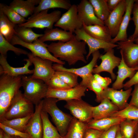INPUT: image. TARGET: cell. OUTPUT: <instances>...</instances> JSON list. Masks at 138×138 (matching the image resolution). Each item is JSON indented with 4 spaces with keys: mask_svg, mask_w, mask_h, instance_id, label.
Wrapping results in <instances>:
<instances>
[{
    "mask_svg": "<svg viewBox=\"0 0 138 138\" xmlns=\"http://www.w3.org/2000/svg\"><path fill=\"white\" fill-rule=\"evenodd\" d=\"M22 86L25 97L35 105L38 104L46 97L49 87L44 81L34 78L31 76L22 75Z\"/></svg>",
    "mask_w": 138,
    "mask_h": 138,
    "instance_id": "4",
    "label": "cell"
},
{
    "mask_svg": "<svg viewBox=\"0 0 138 138\" xmlns=\"http://www.w3.org/2000/svg\"><path fill=\"white\" fill-rule=\"evenodd\" d=\"M87 128L86 123L73 117L64 138H83Z\"/></svg>",
    "mask_w": 138,
    "mask_h": 138,
    "instance_id": "31",
    "label": "cell"
},
{
    "mask_svg": "<svg viewBox=\"0 0 138 138\" xmlns=\"http://www.w3.org/2000/svg\"><path fill=\"white\" fill-rule=\"evenodd\" d=\"M0 78V118L9 105L22 86L21 76H13L4 74Z\"/></svg>",
    "mask_w": 138,
    "mask_h": 138,
    "instance_id": "2",
    "label": "cell"
},
{
    "mask_svg": "<svg viewBox=\"0 0 138 138\" xmlns=\"http://www.w3.org/2000/svg\"><path fill=\"white\" fill-rule=\"evenodd\" d=\"M86 45L84 41L78 40L74 36L66 42H52L48 45L47 49L55 57L66 61L69 65H71L79 61L87 63L85 57L87 53Z\"/></svg>",
    "mask_w": 138,
    "mask_h": 138,
    "instance_id": "1",
    "label": "cell"
},
{
    "mask_svg": "<svg viewBox=\"0 0 138 138\" xmlns=\"http://www.w3.org/2000/svg\"><path fill=\"white\" fill-rule=\"evenodd\" d=\"M132 91L131 87L123 91L122 89L118 90L108 87L103 92L102 100L105 98L109 99L120 110H122L128 106V101L131 95Z\"/></svg>",
    "mask_w": 138,
    "mask_h": 138,
    "instance_id": "18",
    "label": "cell"
},
{
    "mask_svg": "<svg viewBox=\"0 0 138 138\" xmlns=\"http://www.w3.org/2000/svg\"><path fill=\"white\" fill-rule=\"evenodd\" d=\"M10 138H22L21 137L13 136L9 135Z\"/></svg>",
    "mask_w": 138,
    "mask_h": 138,
    "instance_id": "54",
    "label": "cell"
},
{
    "mask_svg": "<svg viewBox=\"0 0 138 138\" xmlns=\"http://www.w3.org/2000/svg\"><path fill=\"white\" fill-rule=\"evenodd\" d=\"M0 128L9 135L18 136L22 138H32L27 133L23 132L6 126L0 122Z\"/></svg>",
    "mask_w": 138,
    "mask_h": 138,
    "instance_id": "43",
    "label": "cell"
},
{
    "mask_svg": "<svg viewBox=\"0 0 138 138\" xmlns=\"http://www.w3.org/2000/svg\"><path fill=\"white\" fill-rule=\"evenodd\" d=\"M87 88L86 86L80 84L75 87L66 89H57L49 88L46 97L55 98L58 101L80 99L85 96V92Z\"/></svg>",
    "mask_w": 138,
    "mask_h": 138,
    "instance_id": "13",
    "label": "cell"
},
{
    "mask_svg": "<svg viewBox=\"0 0 138 138\" xmlns=\"http://www.w3.org/2000/svg\"><path fill=\"white\" fill-rule=\"evenodd\" d=\"M138 127V120L125 119L119 124V129L123 138H133Z\"/></svg>",
    "mask_w": 138,
    "mask_h": 138,
    "instance_id": "34",
    "label": "cell"
},
{
    "mask_svg": "<svg viewBox=\"0 0 138 138\" xmlns=\"http://www.w3.org/2000/svg\"><path fill=\"white\" fill-rule=\"evenodd\" d=\"M15 35L23 41L27 43H32L42 36L43 34L35 33L31 28L19 26L15 27Z\"/></svg>",
    "mask_w": 138,
    "mask_h": 138,
    "instance_id": "33",
    "label": "cell"
},
{
    "mask_svg": "<svg viewBox=\"0 0 138 138\" xmlns=\"http://www.w3.org/2000/svg\"><path fill=\"white\" fill-rule=\"evenodd\" d=\"M48 10H44L37 14H33L27 20L26 22L18 25L31 28L52 29L53 25L61 17V12L56 10L48 13Z\"/></svg>",
    "mask_w": 138,
    "mask_h": 138,
    "instance_id": "6",
    "label": "cell"
},
{
    "mask_svg": "<svg viewBox=\"0 0 138 138\" xmlns=\"http://www.w3.org/2000/svg\"><path fill=\"white\" fill-rule=\"evenodd\" d=\"M74 36L69 32L56 28L46 29L43 35L39 39L43 42L47 41H56L66 42L71 40Z\"/></svg>",
    "mask_w": 138,
    "mask_h": 138,
    "instance_id": "25",
    "label": "cell"
},
{
    "mask_svg": "<svg viewBox=\"0 0 138 138\" xmlns=\"http://www.w3.org/2000/svg\"><path fill=\"white\" fill-rule=\"evenodd\" d=\"M40 0H14L9 6L24 18L34 13L35 6L38 4Z\"/></svg>",
    "mask_w": 138,
    "mask_h": 138,
    "instance_id": "24",
    "label": "cell"
},
{
    "mask_svg": "<svg viewBox=\"0 0 138 138\" xmlns=\"http://www.w3.org/2000/svg\"><path fill=\"white\" fill-rule=\"evenodd\" d=\"M9 51H13L16 54L27 55L28 53L21 49L14 47L10 42L7 40L0 33V53L1 54L7 56V52Z\"/></svg>",
    "mask_w": 138,
    "mask_h": 138,
    "instance_id": "37",
    "label": "cell"
},
{
    "mask_svg": "<svg viewBox=\"0 0 138 138\" xmlns=\"http://www.w3.org/2000/svg\"><path fill=\"white\" fill-rule=\"evenodd\" d=\"M134 42L136 44H138V37L134 40Z\"/></svg>",
    "mask_w": 138,
    "mask_h": 138,
    "instance_id": "55",
    "label": "cell"
},
{
    "mask_svg": "<svg viewBox=\"0 0 138 138\" xmlns=\"http://www.w3.org/2000/svg\"><path fill=\"white\" fill-rule=\"evenodd\" d=\"M33 114L25 117L10 120L0 119V122L6 126L25 133L26 126Z\"/></svg>",
    "mask_w": 138,
    "mask_h": 138,
    "instance_id": "35",
    "label": "cell"
},
{
    "mask_svg": "<svg viewBox=\"0 0 138 138\" xmlns=\"http://www.w3.org/2000/svg\"><path fill=\"white\" fill-rule=\"evenodd\" d=\"M16 25L0 11V33L10 42L13 36L15 34V27Z\"/></svg>",
    "mask_w": 138,
    "mask_h": 138,
    "instance_id": "29",
    "label": "cell"
},
{
    "mask_svg": "<svg viewBox=\"0 0 138 138\" xmlns=\"http://www.w3.org/2000/svg\"><path fill=\"white\" fill-rule=\"evenodd\" d=\"M42 101V110L51 116L59 133L64 137L73 117L64 113L58 108L56 104L58 101L57 99L45 97Z\"/></svg>",
    "mask_w": 138,
    "mask_h": 138,
    "instance_id": "3",
    "label": "cell"
},
{
    "mask_svg": "<svg viewBox=\"0 0 138 138\" xmlns=\"http://www.w3.org/2000/svg\"><path fill=\"white\" fill-rule=\"evenodd\" d=\"M74 33L77 40L84 41L88 46L89 52L86 56V60L88 59L91 54L99 49H103L106 52L110 49L118 47L117 44L107 42L91 36L85 31L83 27L76 30Z\"/></svg>",
    "mask_w": 138,
    "mask_h": 138,
    "instance_id": "10",
    "label": "cell"
},
{
    "mask_svg": "<svg viewBox=\"0 0 138 138\" xmlns=\"http://www.w3.org/2000/svg\"><path fill=\"white\" fill-rule=\"evenodd\" d=\"M127 40L117 42L126 64L131 68L138 67V44Z\"/></svg>",
    "mask_w": 138,
    "mask_h": 138,
    "instance_id": "14",
    "label": "cell"
},
{
    "mask_svg": "<svg viewBox=\"0 0 138 138\" xmlns=\"http://www.w3.org/2000/svg\"><path fill=\"white\" fill-rule=\"evenodd\" d=\"M108 6L111 12L115 9L122 0H107Z\"/></svg>",
    "mask_w": 138,
    "mask_h": 138,
    "instance_id": "49",
    "label": "cell"
},
{
    "mask_svg": "<svg viewBox=\"0 0 138 138\" xmlns=\"http://www.w3.org/2000/svg\"><path fill=\"white\" fill-rule=\"evenodd\" d=\"M133 138H138V127L136 131Z\"/></svg>",
    "mask_w": 138,
    "mask_h": 138,
    "instance_id": "52",
    "label": "cell"
},
{
    "mask_svg": "<svg viewBox=\"0 0 138 138\" xmlns=\"http://www.w3.org/2000/svg\"><path fill=\"white\" fill-rule=\"evenodd\" d=\"M126 9L120 27L119 32L117 36L112 38L111 43L115 44L120 41L128 40L127 28L130 21L131 20V15L135 0H125Z\"/></svg>",
    "mask_w": 138,
    "mask_h": 138,
    "instance_id": "22",
    "label": "cell"
},
{
    "mask_svg": "<svg viewBox=\"0 0 138 138\" xmlns=\"http://www.w3.org/2000/svg\"><path fill=\"white\" fill-rule=\"evenodd\" d=\"M103 132L94 129L87 128L83 138H99Z\"/></svg>",
    "mask_w": 138,
    "mask_h": 138,
    "instance_id": "46",
    "label": "cell"
},
{
    "mask_svg": "<svg viewBox=\"0 0 138 138\" xmlns=\"http://www.w3.org/2000/svg\"><path fill=\"white\" fill-rule=\"evenodd\" d=\"M119 129V124L114 126L103 132L99 138H116Z\"/></svg>",
    "mask_w": 138,
    "mask_h": 138,
    "instance_id": "44",
    "label": "cell"
},
{
    "mask_svg": "<svg viewBox=\"0 0 138 138\" xmlns=\"http://www.w3.org/2000/svg\"><path fill=\"white\" fill-rule=\"evenodd\" d=\"M3 130L0 129V138H3Z\"/></svg>",
    "mask_w": 138,
    "mask_h": 138,
    "instance_id": "53",
    "label": "cell"
},
{
    "mask_svg": "<svg viewBox=\"0 0 138 138\" xmlns=\"http://www.w3.org/2000/svg\"><path fill=\"white\" fill-rule=\"evenodd\" d=\"M132 13L133 16L131 18L135 26L133 34L130 36L128 40L134 41V40L138 37V4L135 2L133 7Z\"/></svg>",
    "mask_w": 138,
    "mask_h": 138,
    "instance_id": "42",
    "label": "cell"
},
{
    "mask_svg": "<svg viewBox=\"0 0 138 138\" xmlns=\"http://www.w3.org/2000/svg\"><path fill=\"white\" fill-rule=\"evenodd\" d=\"M135 2L136 3L138 4V0H135Z\"/></svg>",
    "mask_w": 138,
    "mask_h": 138,
    "instance_id": "56",
    "label": "cell"
},
{
    "mask_svg": "<svg viewBox=\"0 0 138 138\" xmlns=\"http://www.w3.org/2000/svg\"><path fill=\"white\" fill-rule=\"evenodd\" d=\"M124 119L119 117H113L98 119H92L86 123L87 128L104 132L114 126L119 125Z\"/></svg>",
    "mask_w": 138,
    "mask_h": 138,
    "instance_id": "26",
    "label": "cell"
},
{
    "mask_svg": "<svg viewBox=\"0 0 138 138\" xmlns=\"http://www.w3.org/2000/svg\"><path fill=\"white\" fill-rule=\"evenodd\" d=\"M77 6L78 17L83 24L87 26L105 25L104 23L96 15L93 7L89 1L82 0Z\"/></svg>",
    "mask_w": 138,
    "mask_h": 138,
    "instance_id": "17",
    "label": "cell"
},
{
    "mask_svg": "<svg viewBox=\"0 0 138 138\" xmlns=\"http://www.w3.org/2000/svg\"><path fill=\"white\" fill-rule=\"evenodd\" d=\"M33 104L27 99L19 90L0 120H10L26 117L34 112Z\"/></svg>",
    "mask_w": 138,
    "mask_h": 138,
    "instance_id": "5",
    "label": "cell"
},
{
    "mask_svg": "<svg viewBox=\"0 0 138 138\" xmlns=\"http://www.w3.org/2000/svg\"><path fill=\"white\" fill-rule=\"evenodd\" d=\"M0 11H1L12 22L19 25L26 22L27 20L17 13L13 8L2 3H0Z\"/></svg>",
    "mask_w": 138,
    "mask_h": 138,
    "instance_id": "36",
    "label": "cell"
},
{
    "mask_svg": "<svg viewBox=\"0 0 138 138\" xmlns=\"http://www.w3.org/2000/svg\"><path fill=\"white\" fill-rule=\"evenodd\" d=\"M66 102L64 107L70 111L73 117L86 123L93 119V106L82 99Z\"/></svg>",
    "mask_w": 138,
    "mask_h": 138,
    "instance_id": "11",
    "label": "cell"
},
{
    "mask_svg": "<svg viewBox=\"0 0 138 138\" xmlns=\"http://www.w3.org/2000/svg\"><path fill=\"white\" fill-rule=\"evenodd\" d=\"M41 116L43 125L42 138H64L50 121L47 113L42 110Z\"/></svg>",
    "mask_w": 138,
    "mask_h": 138,
    "instance_id": "30",
    "label": "cell"
},
{
    "mask_svg": "<svg viewBox=\"0 0 138 138\" xmlns=\"http://www.w3.org/2000/svg\"><path fill=\"white\" fill-rule=\"evenodd\" d=\"M137 84H138V70L131 78L124 84L123 88L126 90Z\"/></svg>",
    "mask_w": 138,
    "mask_h": 138,
    "instance_id": "48",
    "label": "cell"
},
{
    "mask_svg": "<svg viewBox=\"0 0 138 138\" xmlns=\"http://www.w3.org/2000/svg\"><path fill=\"white\" fill-rule=\"evenodd\" d=\"M54 26L73 34L76 30L81 28L83 23L78 16L77 5H72L67 11L61 15Z\"/></svg>",
    "mask_w": 138,
    "mask_h": 138,
    "instance_id": "12",
    "label": "cell"
},
{
    "mask_svg": "<svg viewBox=\"0 0 138 138\" xmlns=\"http://www.w3.org/2000/svg\"><path fill=\"white\" fill-rule=\"evenodd\" d=\"M99 59L101 60V63L94 68L93 73L99 74L103 72H107L110 74L112 79H115L116 76L113 70L119 65L121 58L114 55V50L112 49L106 52L104 54H101Z\"/></svg>",
    "mask_w": 138,
    "mask_h": 138,
    "instance_id": "15",
    "label": "cell"
},
{
    "mask_svg": "<svg viewBox=\"0 0 138 138\" xmlns=\"http://www.w3.org/2000/svg\"><path fill=\"white\" fill-rule=\"evenodd\" d=\"M98 106L92 107L93 119H98L110 117L119 110V108L109 99H102Z\"/></svg>",
    "mask_w": 138,
    "mask_h": 138,
    "instance_id": "21",
    "label": "cell"
},
{
    "mask_svg": "<svg viewBox=\"0 0 138 138\" xmlns=\"http://www.w3.org/2000/svg\"><path fill=\"white\" fill-rule=\"evenodd\" d=\"M111 117L130 120H138V108L128 104L125 108L115 112Z\"/></svg>",
    "mask_w": 138,
    "mask_h": 138,
    "instance_id": "39",
    "label": "cell"
},
{
    "mask_svg": "<svg viewBox=\"0 0 138 138\" xmlns=\"http://www.w3.org/2000/svg\"><path fill=\"white\" fill-rule=\"evenodd\" d=\"M131 95V98L128 105L138 108V84L134 85V89Z\"/></svg>",
    "mask_w": 138,
    "mask_h": 138,
    "instance_id": "47",
    "label": "cell"
},
{
    "mask_svg": "<svg viewBox=\"0 0 138 138\" xmlns=\"http://www.w3.org/2000/svg\"><path fill=\"white\" fill-rule=\"evenodd\" d=\"M126 9L125 0H122L117 7L111 12L104 22L109 29L112 37L117 35Z\"/></svg>",
    "mask_w": 138,
    "mask_h": 138,
    "instance_id": "16",
    "label": "cell"
},
{
    "mask_svg": "<svg viewBox=\"0 0 138 138\" xmlns=\"http://www.w3.org/2000/svg\"><path fill=\"white\" fill-rule=\"evenodd\" d=\"M118 67V75L115 82L113 84L112 87L116 90H120L123 87V82L127 78H131L138 70V67L131 68L125 63L122 56Z\"/></svg>",
    "mask_w": 138,
    "mask_h": 138,
    "instance_id": "23",
    "label": "cell"
},
{
    "mask_svg": "<svg viewBox=\"0 0 138 138\" xmlns=\"http://www.w3.org/2000/svg\"><path fill=\"white\" fill-rule=\"evenodd\" d=\"M93 76L95 80L104 88L108 87L111 83V79L109 77H103L99 74H95Z\"/></svg>",
    "mask_w": 138,
    "mask_h": 138,
    "instance_id": "45",
    "label": "cell"
},
{
    "mask_svg": "<svg viewBox=\"0 0 138 138\" xmlns=\"http://www.w3.org/2000/svg\"><path fill=\"white\" fill-rule=\"evenodd\" d=\"M10 43L13 45H19L29 50L33 55L43 59H48L53 62L62 65L65 62L55 57L51 54L47 49L48 45L40 41L38 39L32 43L26 42L21 40L17 36L14 35Z\"/></svg>",
    "mask_w": 138,
    "mask_h": 138,
    "instance_id": "7",
    "label": "cell"
},
{
    "mask_svg": "<svg viewBox=\"0 0 138 138\" xmlns=\"http://www.w3.org/2000/svg\"><path fill=\"white\" fill-rule=\"evenodd\" d=\"M99 50L92 54L93 57L90 62L85 66L78 68H68L64 67L63 65L55 63L52 65L55 71H64L73 73L79 76L82 79L80 84L86 86L89 81L93 76L92 74L93 70L95 67L97 60L100 55Z\"/></svg>",
    "mask_w": 138,
    "mask_h": 138,
    "instance_id": "9",
    "label": "cell"
},
{
    "mask_svg": "<svg viewBox=\"0 0 138 138\" xmlns=\"http://www.w3.org/2000/svg\"><path fill=\"white\" fill-rule=\"evenodd\" d=\"M72 5L67 0H40L38 6L35 7L33 14L51 8H60L67 10Z\"/></svg>",
    "mask_w": 138,
    "mask_h": 138,
    "instance_id": "28",
    "label": "cell"
},
{
    "mask_svg": "<svg viewBox=\"0 0 138 138\" xmlns=\"http://www.w3.org/2000/svg\"><path fill=\"white\" fill-rule=\"evenodd\" d=\"M42 100L35 106V111L26 126L25 133H28L32 138H42L43 125L41 112Z\"/></svg>",
    "mask_w": 138,
    "mask_h": 138,
    "instance_id": "19",
    "label": "cell"
},
{
    "mask_svg": "<svg viewBox=\"0 0 138 138\" xmlns=\"http://www.w3.org/2000/svg\"><path fill=\"white\" fill-rule=\"evenodd\" d=\"M116 138H123L120 131L119 127V129L117 133Z\"/></svg>",
    "mask_w": 138,
    "mask_h": 138,
    "instance_id": "50",
    "label": "cell"
},
{
    "mask_svg": "<svg viewBox=\"0 0 138 138\" xmlns=\"http://www.w3.org/2000/svg\"><path fill=\"white\" fill-rule=\"evenodd\" d=\"M92 5L97 17L103 22L106 20L111 12L107 5V0H89Z\"/></svg>",
    "mask_w": 138,
    "mask_h": 138,
    "instance_id": "32",
    "label": "cell"
},
{
    "mask_svg": "<svg viewBox=\"0 0 138 138\" xmlns=\"http://www.w3.org/2000/svg\"><path fill=\"white\" fill-rule=\"evenodd\" d=\"M7 56L0 55V66L2 68L4 74L8 75L17 76L28 74H33V70H30L29 67L31 66L32 63L28 59H25L24 61L26 62L22 67H14L11 66L8 63L7 60Z\"/></svg>",
    "mask_w": 138,
    "mask_h": 138,
    "instance_id": "20",
    "label": "cell"
},
{
    "mask_svg": "<svg viewBox=\"0 0 138 138\" xmlns=\"http://www.w3.org/2000/svg\"><path fill=\"white\" fill-rule=\"evenodd\" d=\"M3 138H10L9 136L3 131Z\"/></svg>",
    "mask_w": 138,
    "mask_h": 138,
    "instance_id": "51",
    "label": "cell"
},
{
    "mask_svg": "<svg viewBox=\"0 0 138 138\" xmlns=\"http://www.w3.org/2000/svg\"><path fill=\"white\" fill-rule=\"evenodd\" d=\"M27 55L34 66L31 77L41 79L47 84L55 71L52 67L53 62L49 60L42 59L31 52L28 53Z\"/></svg>",
    "mask_w": 138,
    "mask_h": 138,
    "instance_id": "8",
    "label": "cell"
},
{
    "mask_svg": "<svg viewBox=\"0 0 138 138\" xmlns=\"http://www.w3.org/2000/svg\"><path fill=\"white\" fill-rule=\"evenodd\" d=\"M54 74L71 88L75 87L79 84L78 81V76L73 73L64 71H55Z\"/></svg>",
    "mask_w": 138,
    "mask_h": 138,
    "instance_id": "38",
    "label": "cell"
},
{
    "mask_svg": "<svg viewBox=\"0 0 138 138\" xmlns=\"http://www.w3.org/2000/svg\"><path fill=\"white\" fill-rule=\"evenodd\" d=\"M83 27L85 31L91 36L107 42L111 43L112 37L109 29L105 25L87 26L83 24Z\"/></svg>",
    "mask_w": 138,
    "mask_h": 138,
    "instance_id": "27",
    "label": "cell"
},
{
    "mask_svg": "<svg viewBox=\"0 0 138 138\" xmlns=\"http://www.w3.org/2000/svg\"><path fill=\"white\" fill-rule=\"evenodd\" d=\"M47 84L49 88L55 89H64L72 88L54 74Z\"/></svg>",
    "mask_w": 138,
    "mask_h": 138,
    "instance_id": "41",
    "label": "cell"
},
{
    "mask_svg": "<svg viewBox=\"0 0 138 138\" xmlns=\"http://www.w3.org/2000/svg\"><path fill=\"white\" fill-rule=\"evenodd\" d=\"M86 86L95 93L96 96V101L98 102H100L102 100V94L104 89L95 80L93 76L89 81Z\"/></svg>",
    "mask_w": 138,
    "mask_h": 138,
    "instance_id": "40",
    "label": "cell"
}]
</instances>
